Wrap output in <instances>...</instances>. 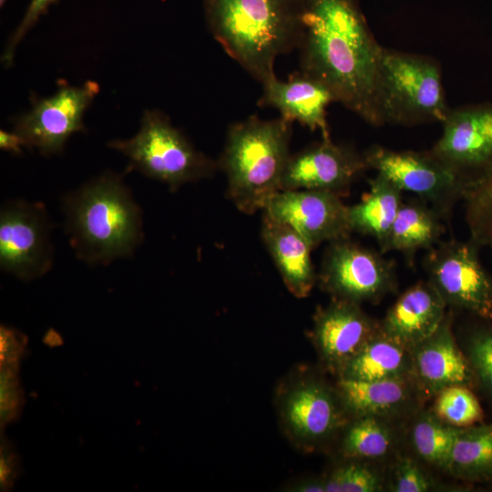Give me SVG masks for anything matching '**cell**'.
Instances as JSON below:
<instances>
[{"instance_id":"6da1fadb","label":"cell","mask_w":492,"mask_h":492,"mask_svg":"<svg viewBox=\"0 0 492 492\" xmlns=\"http://www.w3.org/2000/svg\"><path fill=\"white\" fill-rule=\"evenodd\" d=\"M300 71L373 127L384 126L377 74L382 46L358 0H296Z\"/></svg>"},{"instance_id":"7a4b0ae2","label":"cell","mask_w":492,"mask_h":492,"mask_svg":"<svg viewBox=\"0 0 492 492\" xmlns=\"http://www.w3.org/2000/svg\"><path fill=\"white\" fill-rule=\"evenodd\" d=\"M62 209L70 245L89 265L128 257L143 241L142 210L119 174L105 172L68 192Z\"/></svg>"},{"instance_id":"3957f363","label":"cell","mask_w":492,"mask_h":492,"mask_svg":"<svg viewBox=\"0 0 492 492\" xmlns=\"http://www.w3.org/2000/svg\"><path fill=\"white\" fill-rule=\"evenodd\" d=\"M209 31L261 85L278 56L296 48V0H202Z\"/></svg>"},{"instance_id":"277c9868","label":"cell","mask_w":492,"mask_h":492,"mask_svg":"<svg viewBox=\"0 0 492 492\" xmlns=\"http://www.w3.org/2000/svg\"><path fill=\"white\" fill-rule=\"evenodd\" d=\"M292 123L280 117L250 116L230 126L217 165L228 180L227 195L246 214L264 210L281 191L290 154Z\"/></svg>"},{"instance_id":"5b68a950","label":"cell","mask_w":492,"mask_h":492,"mask_svg":"<svg viewBox=\"0 0 492 492\" xmlns=\"http://www.w3.org/2000/svg\"><path fill=\"white\" fill-rule=\"evenodd\" d=\"M377 97L384 125L442 123L450 110L441 67L435 58L384 46L379 58Z\"/></svg>"},{"instance_id":"8992f818","label":"cell","mask_w":492,"mask_h":492,"mask_svg":"<svg viewBox=\"0 0 492 492\" xmlns=\"http://www.w3.org/2000/svg\"><path fill=\"white\" fill-rule=\"evenodd\" d=\"M108 146L128 158L129 170L163 182L170 190L209 178L218 167L159 109L143 112L133 137L112 140Z\"/></svg>"},{"instance_id":"52a82bcc","label":"cell","mask_w":492,"mask_h":492,"mask_svg":"<svg viewBox=\"0 0 492 492\" xmlns=\"http://www.w3.org/2000/svg\"><path fill=\"white\" fill-rule=\"evenodd\" d=\"M98 92L93 80L60 85L50 97L32 98L31 108L15 120L13 131L43 156L59 154L74 133L84 131V115Z\"/></svg>"},{"instance_id":"ba28073f","label":"cell","mask_w":492,"mask_h":492,"mask_svg":"<svg viewBox=\"0 0 492 492\" xmlns=\"http://www.w3.org/2000/svg\"><path fill=\"white\" fill-rule=\"evenodd\" d=\"M52 223L40 202L12 200L0 211V267L21 280L46 274L52 267Z\"/></svg>"},{"instance_id":"9c48e42d","label":"cell","mask_w":492,"mask_h":492,"mask_svg":"<svg viewBox=\"0 0 492 492\" xmlns=\"http://www.w3.org/2000/svg\"><path fill=\"white\" fill-rule=\"evenodd\" d=\"M364 157L374 169L402 191H409L446 208L461 196L464 179L430 151L394 150L374 145Z\"/></svg>"},{"instance_id":"30bf717a","label":"cell","mask_w":492,"mask_h":492,"mask_svg":"<svg viewBox=\"0 0 492 492\" xmlns=\"http://www.w3.org/2000/svg\"><path fill=\"white\" fill-rule=\"evenodd\" d=\"M347 239L331 242L322 266L323 286L334 298L355 303L380 299L395 285L393 263Z\"/></svg>"},{"instance_id":"8fae6325","label":"cell","mask_w":492,"mask_h":492,"mask_svg":"<svg viewBox=\"0 0 492 492\" xmlns=\"http://www.w3.org/2000/svg\"><path fill=\"white\" fill-rule=\"evenodd\" d=\"M426 262L429 282L446 303L492 319V280L473 246L445 243L430 252Z\"/></svg>"},{"instance_id":"7c38bea8","label":"cell","mask_w":492,"mask_h":492,"mask_svg":"<svg viewBox=\"0 0 492 492\" xmlns=\"http://www.w3.org/2000/svg\"><path fill=\"white\" fill-rule=\"evenodd\" d=\"M295 230L312 248L348 238L349 210L341 196L324 190H281L263 210Z\"/></svg>"},{"instance_id":"4fadbf2b","label":"cell","mask_w":492,"mask_h":492,"mask_svg":"<svg viewBox=\"0 0 492 492\" xmlns=\"http://www.w3.org/2000/svg\"><path fill=\"white\" fill-rule=\"evenodd\" d=\"M368 169L364 154L328 138L291 154L281 190H314L342 196L353 181Z\"/></svg>"},{"instance_id":"5bb4252c","label":"cell","mask_w":492,"mask_h":492,"mask_svg":"<svg viewBox=\"0 0 492 492\" xmlns=\"http://www.w3.org/2000/svg\"><path fill=\"white\" fill-rule=\"evenodd\" d=\"M431 151L465 179L492 163V106L453 108Z\"/></svg>"},{"instance_id":"9a60e30c","label":"cell","mask_w":492,"mask_h":492,"mask_svg":"<svg viewBox=\"0 0 492 492\" xmlns=\"http://www.w3.org/2000/svg\"><path fill=\"white\" fill-rule=\"evenodd\" d=\"M377 332L358 303L337 299L314 316L313 338L327 367L339 374Z\"/></svg>"},{"instance_id":"2e32d148","label":"cell","mask_w":492,"mask_h":492,"mask_svg":"<svg viewBox=\"0 0 492 492\" xmlns=\"http://www.w3.org/2000/svg\"><path fill=\"white\" fill-rule=\"evenodd\" d=\"M262 87L259 107L273 108L284 119L297 121L312 131L319 130L322 138H330L326 108L336 101L325 86L299 70L287 80L275 77Z\"/></svg>"},{"instance_id":"e0dca14e","label":"cell","mask_w":492,"mask_h":492,"mask_svg":"<svg viewBox=\"0 0 492 492\" xmlns=\"http://www.w3.org/2000/svg\"><path fill=\"white\" fill-rule=\"evenodd\" d=\"M446 302L430 282L406 290L386 313L381 330L412 352L443 323Z\"/></svg>"},{"instance_id":"ac0fdd59","label":"cell","mask_w":492,"mask_h":492,"mask_svg":"<svg viewBox=\"0 0 492 492\" xmlns=\"http://www.w3.org/2000/svg\"><path fill=\"white\" fill-rule=\"evenodd\" d=\"M411 372L429 394H437L449 385L466 384L470 379V364L456 345L446 318L411 352Z\"/></svg>"},{"instance_id":"d6986e66","label":"cell","mask_w":492,"mask_h":492,"mask_svg":"<svg viewBox=\"0 0 492 492\" xmlns=\"http://www.w3.org/2000/svg\"><path fill=\"white\" fill-rule=\"evenodd\" d=\"M283 417L300 441L315 443L331 436L342 423V414L332 392L309 381L293 387L283 402Z\"/></svg>"},{"instance_id":"ffe728a7","label":"cell","mask_w":492,"mask_h":492,"mask_svg":"<svg viewBox=\"0 0 492 492\" xmlns=\"http://www.w3.org/2000/svg\"><path fill=\"white\" fill-rule=\"evenodd\" d=\"M261 237L288 290L298 298L306 297L315 282L313 248L295 230L266 212Z\"/></svg>"},{"instance_id":"44dd1931","label":"cell","mask_w":492,"mask_h":492,"mask_svg":"<svg viewBox=\"0 0 492 492\" xmlns=\"http://www.w3.org/2000/svg\"><path fill=\"white\" fill-rule=\"evenodd\" d=\"M411 370V352L381 330L345 364L340 378L368 382L404 379Z\"/></svg>"},{"instance_id":"7402d4cb","label":"cell","mask_w":492,"mask_h":492,"mask_svg":"<svg viewBox=\"0 0 492 492\" xmlns=\"http://www.w3.org/2000/svg\"><path fill=\"white\" fill-rule=\"evenodd\" d=\"M370 190L349 210L353 231L374 237L383 251L402 205V190L380 174L369 180Z\"/></svg>"},{"instance_id":"603a6c76","label":"cell","mask_w":492,"mask_h":492,"mask_svg":"<svg viewBox=\"0 0 492 492\" xmlns=\"http://www.w3.org/2000/svg\"><path fill=\"white\" fill-rule=\"evenodd\" d=\"M337 388L343 406L358 417L392 413L407 397L404 379L368 382L340 378Z\"/></svg>"},{"instance_id":"cb8c5ba5","label":"cell","mask_w":492,"mask_h":492,"mask_svg":"<svg viewBox=\"0 0 492 492\" xmlns=\"http://www.w3.org/2000/svg\"><path fill=\"white\" fill-rule=\"evenodd\" d=\"M446 469L468 481L491 477L492 424L459 428Z\"/></svg>"},{"instance_id":"d4e9b609","label":"cell","mask_w":492,"mask_h":492,"mask_svg":"<svg viewBox=\"0 0 492 492\" xmlns=\"http://www.w3.org/2000/svg\"><path fill=\"white\" fill-rule=\"evenodd\" d=\"M442 233L443 227L434 211L420 203H402L383 252L412 253L434 245Z\"/></svg>"},{"instance_id":"484cf974","label":"cell","mask_w":492,"mask_h":492,"mask_svg":"<svg viewBox=\"0 0 492 492\" xmlns=\"http://www.w3.org/2000/svg\"><path fill=\"white\" fill-rule=\"evenodd\" d=\"M462 197L472 241L492 250V163L465 180Z\"/></svg>"},{"instance_id":"4316f807","label":"cell","mask_w":492,"mask_h":492,"mask_svg":"<svg viewBox=\"0 0 492 492\" xmlns=\"http://www.w3.org/2000/svg\"><path fill=\"white\" fill-rule=\"evenodd\" d=\"M459 427L442 422L435 414H423L412 431L414 447L425 461L446 468Z\"/></svg>"},{"instance_id":"83f0119b","label":"cell","mask_w":492,"mask_h":492,"mask_svg":"<svg viewBox=\"0 0 492 492\" xmlns=\"http://www.w3.org/2000/svg\"><path fill=\"white\" fill-rule=\"evenodd\" d=\"M391 441L390 430L377 416H361L346 431L342 450L347 457L378 458L387 453Z\"/></svg>"},{"instance_id":"f1b7e54d","label":"cell","mask_w":492,"mask_h":492,"mask_svg":"<svg viewBox=\"0 0 492 492\" xmlns=\"http://www.w3.org/2000/svg\"><path fill=\"white\" fill-rule=\"evenodd\" d=\"M433 408L442 422L459 428L472 426L484 417L478 400L465 384H453L440 390Z\"/></svg>"},{"instance_id":"f546056e","label":"cell","mask_w":492,"mask_h":492,"mask_svg":"<svg viewBox=\"0 0 492 492\" xmlns=\"http://www.w3.org/2000/svg\"><path fill=\"white\" fill-rule=\"evenodd\" d=\"M325 492H374L381 481L374 471L362 464L340 466L323 480Z\"/></svg>"},{"instance_id":"4dcf8cb0","label":"cell","mask_w":492,"mask_h":492,"mask_svg":"<svg viewBox=\"0 0 492 492\" xmlns=\"http://www.w3.org/2000/svg\"><path fill=\"white\" fill-rule=\"evenodd\" d=\"M59 0L30 1L23 18L10 35L5 44L1 56V62L5 67H10L12 66L15 50L28 31L36 26L43 15L47 13L52 5L57 4Z\"/></svg>"},{"instance_id":"1f68e13d","label":"cell","mask_w":492,"mask_h":492,"mask_svg":"<svg viewBox=\"0 0 492 492\" xmlns=\"http://www.w3.org/2000/svg\"><path fill=\"white\" fill-rule=\"evenodd\" d=\"M468 363L481 383L492 393V330L480 332L471 338Z\"/></svg>"},{"instance_id":"d6a6232c","label":"cell","mask_w":492,"mask_h":492,"mask_svg":"<svg viewBox=\"0 0 492 492\" xmlns=\"http://www.w3.org/2000/svg\"><path fill=\"white\" fill-rule=\"evenodd\" d=\"M392 490L395 492H425L431 488V481L419 466L409 457L401 458L394 472Z\"/></svg>"},{"instance_id":"836d02e7","label":"cell","mask_w":492,"mask_h":492,"mask_svg":"<svg viewBox=\"0 0 492 492\" xmlns=\"http://www.w3.org/2000/svg\"><path fill=\"white\" fill-rule=\"evenodd\" d=\"M18 364H4L1 365V421H10L19 409L20 393L16 377Z\"/></svg>"},{"instance_id":"e575fe53","label":"cell","mask_w":492,"mask_h":492,"mask_svg":"<svg viewBox=\"0 0 492 492\" xmlns=\"http://www.w3.org/2000/svg\"><path fill=\"white\" fill-rule=\"evenodd\" d=\"M1 364L18 363L19 354L25 344L24 336L18 332L1 327Z\"/></svg>"},{"instance_id":"d590c367","label":"cell","mask_w":492,"mask_h":492,"mask_svg":"<svg viewBox=\"0 0 492 492\" xmlns=\"http://www.w3.org/2000/svg\"><path fill=\"white\" fill-rule=\"evenodd\" d=\"M16 462L14 453L6 446L2 445L1 450V484L2 487H10L16 474Z\"/></svg>"},{"instance_id":"8d00e7d4","label":"cell","mask_w":492,"mask_h":492,"mask_svg":"<svg viewBox=\"0 0 492 492\" xmlns=\"http://www.w3.org/2000/svg\"><path fill=\"white\" fill-rule=\"evenodd\" d=\"M26 147L22 138L15 131L0 130V148L2 150L18 155Z\"/></svg>"},{"instance_id":"74e56055","label":"cell","mask_w":492,"mask_h":492,"mask_svg":"<svg viewBox=\"0 0 492 492\" xmlns=\"http://www.w3.org/2000/svg\"><path fill=\"white\" fill-rule=\"evenodd\" d=\"M294 491L325 492L323 481H305L294 487Z\"/></svg>"},{"instance_id":"f35d334b","label":"cell","mask_w":492,"mask_h":492,"mask_svg":"<svg viewBox=\"0 0 492 492\" xmlns=\"http://www.w3.org/2000/svg\"><path fill=\"white\" fill-rule=\"evenodd\" d=\"M6 0H0V6L3 7L5 4Z\"/></svg>"}]
</instances>
